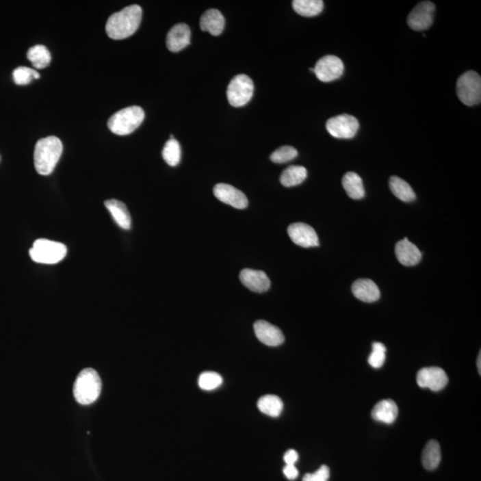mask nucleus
<instances>
[{
  "instance_id": "nucleus-37",
  "label": "nucleus",
  "mask_w": 481,
  "mask_h": 481,
  "mask_svg": "<svg viewBox=\"0 0 481 481\" xmlns=\"http://www.w3.org/2000/svg\"><path fill=\"white\" fill-rule=\"evenodd\" d=\"M302 481H315L313 473H307L305 476L303 477Z\"/></svg>"
},
{
  "instance_id": "nucleus-16",
  "label": "nucleus",
  "mask_w": 481,
  "mask_h": 481,
  "mask_svg": "<svg viewBox=\"0 0 481 481\" xmlns=\"http://www.w3.org/2000/svg\"><path fill=\"white\" fill-rule=\"evenodd\" d=\"M190 42L191 31L185 23H179V25L173 26L167 35L168 49L173 53L181 51Z\"/></svg>"
},
{
  "instance_id": "nucleus-5",
  "label": "nucleus",
  "mask_w": 481,
  "mask_h": 481,
  "mask_svg": "<svg viewBox=\"0 0 481 481\" xmlns=\"http://www.w3.org/2000/svg\"><path fill=\"white\" fill-rule=\"evenodd\" d=\"M67 255V247L58 242L38 239L29 250L32 261L40 264L53 265L63 261Z\"/></svg>"
},
{
  "instance_id": "nucleus-14",
  "label": "nucleus",
  "mask_w": 481,
  "mask_h": 481,
  "mask_svg": "<svg viewBox=\"0 0 481 481\" xmlns=\"http://www.w3.org/2000/svg\"><path fill=\"white\" fill-rule=\"evenodd\" d=\"M255 332L258 340L267 346L277 347L285 341L282 330L267 321H257L255 324Z\"/></svg>"
},
{
  "instance_id": "nucleus-20",
  "label": "nucleus",
  "mask_w": 481,
  "mask_h": 481,
  "mask_svg": "<svg viewBox=\"0 0 481 481\" xmlns=\"http://www.w3.org/2000/svg\"><path fill=\"white\" fill-rule=\"evenodd\" d=\"M397 404L391 400H385L377 403L372 411V417L380 423L391 424L398 417Z\"/></svg>"
},
{
  "instance_id": "nucleus-38",
  "label": "nucleus",
  "mask_w": 481,
  "mask_h": 481,
  "mask_svg": "<svg viewBox=\"0 0 481 481\" xmlns=\"http://www.w3.org/2000/svg\"><path fill=\"white\" fill-rule=\"evenodd\" d=\"M480 359H481V354L480 353V354H479V356H478V361H477V365H478V368H479V373H480V369H481V367H480Z\"/></svg>"
},
{
  "instance_id": "nucleus-25",
  "label": "nucleus",
  "mask_w": 481,
  "mask_h": 481,
  "mask_svg": "<svg viewBox=\"0 0 481 481\" xmlns=\"http://www.w3.org/2000/svg\"><path fill=\"white\" fill-rule=\"evenodd\" d=\"M308 171L302 166H291L283 170L280 182L285 187H296L305 181Z\"/></svg>"
},
{
  "instance_id": "nucleus-35",
  "label": "nucleus",
  "mask_w": 481,
  "mask_h": 481,
  "mask_svg": "<svg viewBox=\"0 0 481 481\" xmlns=\"http://www.w3.org/2000/svg\"><path fill=\"white\" fill-rule=\"evenodd\" d=\"M283 473H285L288 480H294L299 476V471H298L297 468L294 465H286L285 467L283 468Z\"/></svg>"
},
{
  "instance_id": "nucleus-32",
  "label": "nucleus",
  "mask_w": 481,
  "mask_h": 481,
  "mask_svg": "<svg viewBox=\"0 0 481 481\" xmlns=\"http://www.w3.org/2000/svg\"><path fill=\"white\" fill-rule=\"evenodd\" d=\"M298 156V151L293 146H285L276 150L270 156V160L274 164H285L294 160Z\"/></svg>"
},
{
  "instance_id": "nucleus-19",
  "label": "nucleus",
  "mask_w": 481,
  "mask_h": 481,
  "mask_svg": "<svg viewBox=\"0 0 481 481\" xmlns=\"http://www.w3.org/2000/svg\"><path fill=\"white\" fill-rule=\"evenodd\" d=\"M200 27L203 31H208L214 36L222 34L225 28V18L217 10H209L200 17Z\"/></svg>"
},
{
  "instance_id": "nucleus-31",
  "label": "nucleus",
  "mask_w": 481,
  "mask_h": 481,
  "mask_svg": "<svg viewBox=\"0 0 481 481\" xmlns=\"http://www.w3.org/2000/svg\"><path fill=\"white\" fill-rule=\"evenodd\" d=\"M223 379L214 372H205L200 374L198 380L200 388L203 391H213L222 385Z\"/></svg>"
},
{
  "instance_id": "nucleus-1",
  "label": "nucleus",
  "mask_w": 481,
  "mask_h": 481,
  "mask_svg": "<svg viewBox=\"0 0 481 481\" xmlns=\"http://www.w3.org/2000/svg\"><path fill=\"white\" fill-rule=\"evenodd\" d=\"M142 14L140 5H132L112 14L105 25L108 37L120 40L132 36L140 28Z\"/></svg>"
},
{
  "instance_id": "nucleus-9",
  "label": "nucleus",
  "mask_w": 481,
  "mask_h": 481,
  "mask_svg": "<svg viewBox=\"0 0 481 481\" xmlns=\"http://www.w3.org/2000/svg\"><path fill=\"white\" fill-rule=\"evenodd\" d=\"M435 10V5L432 2L419 3L407 18L409 27L416 31H423L429 29L434 20Z\"/></svg>"
},
{
  "instance_id": "nucleus-17",
  "label": "nucleus",
  "mask_w": 481,
  "mask_h": 481,
  "mask_svg": "<svg viewBox=\"0 0 481 481\" xmlns=\"http://www.w3.org/2000/svg\"><path fill=\"white\" fill-rule=\"evenodd\" d=\"M395 253H396L398 261L406 267L417 265L421 259L420 250L414 244L409 242L407 238H404L403 240L398 242L396 248H395Z\"/></svg>"
},
{
  "instance_id": "nucleus-2",
  "label": "nucleus",
  "mask_w": 481,
  "mask_h": 481,
  "mask_svg": "<svg viewBox=\"0 0 481 481\" xmlns=\"http://www.w3.org/2000/svg\"><path fill=\"white\" fill-rule=\"evenodd\" d=\"M63 153V143L57 137L41 138L34 150L35 169L40 175L49 176L54 171Z\"/></svg>"
},
{
  "instance_id": "nucleus-6",
  "label": "nucleus",
  "mask_w": 481,
  "mask_h": 481,
  "mask_svg": "<svg viewBox=\"0 0 481 481\" xmlns=\"http://www.w3.org/2000/svg\"><path fill=\"white\" fill-rule=\"evenodd\" d=\"M456 92L463 105H479L481 101V78L479 73L469 70L460 76L457 81Z\"/></svg>"
},
{
  "instance_id": "nucleus-27",
  "label": "nucleus",
  "mask_w": 481,
  "mask_h": 481,
  "mask_svg": "<svg viewBox=\"0 0 481 481\" xmlns=\"http://www.w3.org/2000/svg\"><path fill=\"white\" fill-rule=\"evenodd\" d=\"M259 411L271 417H278L283 409V403L279 397L267 395L258 401Z\"/></svg>"
},
{
  "instance_id": "nucleus-28",
  "label": "nucleus",
  "mask_w": 481,
  "mask_h": 481,
  "mask_svg": "<svg viewBox=\"0 0 481 481\" xmlns=\"http://www.w3.org/2000/svg\"><path fill=\"white\" fill-rule=\"evenodd\" d=\"M27 58L34 68L44 69L49 66L50 62H51V54L47 47L36 45L28 50Z\"/></svg>"
},
{
  "instance_id": "nucleus-36",
  "label": "nucleus",
  "mask_w": 481,
  "mask_h": 481,
  "mask_svg": "<svg viewBox=\"0 0 481 481\" xmlns=\"http://www.w3.org/2000/svg\"><path fill=\"white\" fill-rule=\"evenodd\" d=\"M283 459H285V462L286 463V465H295V463L298 461V459H299V454L296 452V451L294 450H288L287 452L285 453V457H283Z\"/></svg>"
},
{
  "instance_id": "nucleus-3",
  "label": "nucleus",
  "mask_w": 481,
  "mask_h": 481,
  "mask_svg": "<svg viewBox=\"0 0 481 481\" xmlns=\"http://www.w3.org/2000/svg\"><path fill=\"white\" fill-rule=\"evenodd\" d=\"M102 382L99 373L92 368H86L79 373L73 386V395L81 405H90L99 398Z\"/></svg>"
},
{
  "instance_id": "nucleus-33",
  "label": "nucleus",
  "mask_w": 481,
  "mask_h": 481,
  "mask_svg": "<svg viewBox=\"0 0 481 481\" xmlns=\"http://www.w3.org/2000/svg\"><path fill=\"white\" fill-rule=\"evenodd\" d=\"M386 359V347L380 342L373 343V351L369 356L368 363L372 367L378 369L382 367Z\"/></svg>"
},
{
  "instance_id": "nucleus-26",
  "label": "nucleus",
  "mask_w": 481,
  "mask_h": 481,
  "mask_svg": "<svg viewBox=\"0 0 481 481\" xmlns=\"http://www.w3.org/2000/svg\"><path fill=\"white\" fill-rule=\"evenodd\" d=\"M293 8L300 16H317L324 10V2L322 0H294Z\"/></svg>"
},
{
  "instance_id": "nucleus-21",
  "label": "nucleus",
  "mask_w": 481,
  "mask_h": 481,
  "mask_svg": "<svg viewBox=\"0 0 481 481\" xmlns=\"http://www.w3.org/2000/svg\"><path fill=\"white\" fill-rule=\"evenodd\" d=\"M105 207L110 211L115 222L122 229L129 230L131 229V217L127 206L118 200H108L105 203Z\"/></svg>"
},
{
  "instance_id": "nucleus-4",
  "label": "nucleus",
  "mask_w": 481,
  "mask_h": 481,
  "mask_svg": "<svg viewBox=\"0 0 481 481\" xmlns=\"http://www.w3.org/2000/svg\"><path fill=\"white\" fill-rule=\"evenodd\" d=\"M144 112L140 106H129L117 112L108 120V128L114 134H131L144 122Z\"/></svg>"
},
{
  "instance_id": "nucleus-13",
  "label": "nucleus",
  "mask_w": 481,
  "mask_h": 481,
  "mask_svg": "<svg viewBox=\"0 0 481 481\" xmlns=\"http://www.w3.org/2000/svg\"><path fill=\"white\" fill-rule=\"evenodd\" d=\"M213 193L217 199L226 205L239 209L247 208L248 199L246 194L232 185L220 183L215 185Z\"/></svg>"
},
{
  "instance_id": "nucleus-12",
  "label": "nucleus",
  "mask_w": 481,
  "mask_h": 481,
  "mask_svg": "<svg viewBox=\"0 0 481 481\" xmlns=\"http://www.w3.org/2000/svg\"><path fill=\"white\" fill-rule=\"evenodd\" d=\"M288 235L295 244L303 248L317 247L320 240L312 226L305 223H294L289 226Z\"/></svg>"
},
{
  "instance_id": "nucleus-23",
  "label": "nucleus",
  "mask_w": 481,
  "mask_h": 481,
  "mask_svg": "<svg viewBox=\"0 0 481 481\" xmlns=\"http://www.w3.org/2000/svg\"><path fill=\"white\" fill-rule=\"evenodd\" d=\"M441 461V450L438 441H430L428 442L425 445L423 456H421L424 467L429 471L435 470Z\"/></svg>"
},
{
  "instance_id": "nucleus-10",
  "label": "nucleus",
  "mask_w": 481,
  "mask_h": 481,
  "mask_svg": "<svg viewBox=\"0 0 481 481\" xmlns=\"http://www.w3.org/2000/svg\"><path fill=\"white\" fill-rule=\"evenodd\" d=\"M344 72V64L335 55H326L318 60L314 73L322 82H330L341 78Z\"/></svg>"
},
{
  "instance_id": "nucleus-22",
  "label": "nucleus",
  "mask_w": 481,
  "mask_h": 481,
  "mask_svg": "<svg viewBox=\"0 0 481 481\" xmlns=\"http://www.w3.org/2000/svg\"><path fill=\"white\" fill-rule=\"evenodd\" d=\"M342 185L351 199L360 200L364 198L365 192L363 180L355 172H348L342 179Z\"/></svg>"
},
{
  "instance_id": "nucleus-7",
  "label": "nucleus",
  "mask_w": 481,
  "mask_h": 481,
  "mask_svg": "<svg viewBox=\"0 0 481 481\" xmlns=\"http://www.w3.org/2000/svg\"><path fill=\"white\" fill-rule=\"evenodd\" d=\"M255 92L252 79L246 75H236L227 87L226 96L229 104L241 107L250 102Z\"/></svg>"
},
{
  "instance_id": "nucleus-30",
  "label": "nucleus",
  "mask_w": 481,
  "mask_h": 481,
  "mask_svg": "<svg viewBox=\"0 0 481 481\" xmlns=\"http://www.w3.org/2000/svg\"><path fill=\"white\" fill-rule=\"evenodd\" d=\"M40 78V73L36 70L31 68L21 66L16 68L13 72V79L14 83L17 85H27L31 83L34 79Z\"/></svg>"
},
{
  "instance_id": "nucleus-11",
  "label": "nucleus",
  "mask_w": 481,
  "mask_h": 481,
  "mask_svg": "<svg viewBox=\"0 0 481 481\" xmlns=\"http://www.w3.org/2000/svg\"><path fill=\"white\" fill-rule=\"evenodd\" d=\"M416 380L421 388H428L433 391H439L447 386L448 377L442 368L425 367L418 372Z\"/></svg>"
},
{
  "instance_id": "nucleus-29",
  "label": "nucleus",
  "mask_w": 481,
  "mask_h": 481,
  "mask_svg": "<svg viewBox=\"0 0 481 481\" xmlns=\"http://www.w3.org/2000/svg\"><path fill=\"white\" fill-rule=\"evenodd\" d=\"M162 157L170 166H178L180 160H181V148H180V144L175 138H170L165 144L164 148L162 150Z\"/></svg>"
},
{
  "instance_id": "nucleus-24",
  "label": "nucleus",
  "mask_w": 481,
  "mask_h": 481,
  "mask_svg": "<svg viewBox=\"0 0 481 481\" xmlns=\"http://www.w3.org/2000/svg\"><path fill=\"white\" fill-rule=\"evenodd\" d=\"M389 188L392 194L402 202L410 203L416 198L415 193L405 180L393 176L389 179Z\"/></svg>"
},
{
  "instance_id": "nucleus-34",
  "label": "nucleus",
  "mask_w": 481,
  "mask_h": 481,
  "mask_svg": "<svg viewBox=\"0 0 481 481\" xmlns=\"http://www.w3.org/2000/svg\"><path fill=\"white\" fill-rule=\"evenodd\" d=\"M315 481H327L330 477V470L326 465L321 466L315 473H313Z\"/></svg>"
},
{
  "instance_id": "nucleus-15",
  "label": "nucleus",
  "mask_w": 481,
  "mask_h": 481,
  "mask_svg": "<svg viewBox=\"0 0 481 481\" xmlns=\"http://www.w3.org/2000/svg\"><path fill=\"white\" fill-rule=\"evenodd\" d=\"M240 280L246 288L255 293L262 294L270 290L271 283L263 271L250 270H242Z\"/></svg>"
},
{
  "instance_id": "nucleus-18",
  "label": "nucleus",
  "mask_w": 481,
  "mask_h": 481,
  "mask_svg": "<svg viewBox=\"0 0 481 481\" xmlns=\"http://www.w3.org/2000/svg\"><path fill=\"white\" fill-rule=\"evenodd\" d=\"M352 293L356 299L367 303L376 302L380 296L376 283L370 279H359L354 282Z\"/></svg>"
},
{
  "instance_id": "nucleus-8",
  "label": "nucleus",
  "mask_w": 481,
  "mask_h": 481,
  "mask_svg": "<svg viewBox=\"0 0 481 481\" xmlns=\"http://www.w3.org/2000/svg\"><path fill=\"white\" fill-rule=\"evenodd\" d=\"M359 122L350 114H341L330 118L326 122V129L330 135L339 140H350L358 133Z\"/></svg>"
}]
</instances>
